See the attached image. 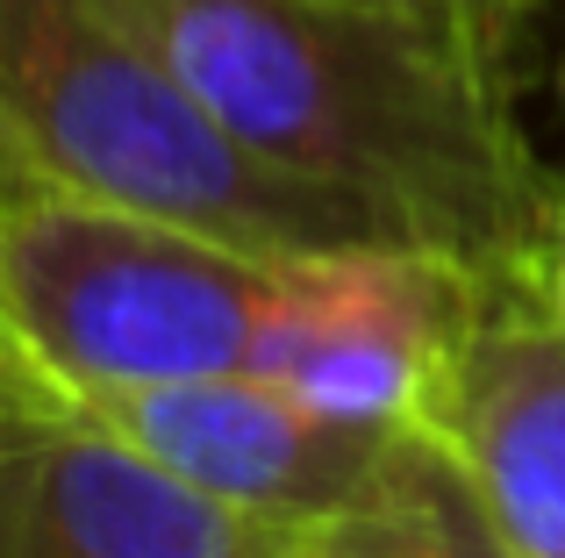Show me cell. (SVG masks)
<instances>
[{
  "mask_svg": "<svg viewBox=\"0 0 565 558\" xmlns=\"http://www.w3.org/2000/svg\"><path fill=\"white\" fill-rule=\"evenodd\" d=\"M287 180L394 237L523 279L552 172L523 129L515 51L365 0H94Z\"/></svg>",
  "mask_w": 565,
  "mask_h": 558,
  "instance_id": "1",
  "label": "cell"
},
{
  "mask_svg": "<svg viewBox=\"0 0 565 558\" xmlns=\"http://www.w3.org/2000/svg\"><path fill=\"white\" fill-rule=\"evenodd\" d=\"M94 422L137 444L172 480L215 494L265 523H316L365 487L386 437L401 430H344L308 416L258 373L207 379H151V387H86L72 394Z\"/></svg>",
  "mask_w": 565,
  "mask_h": 558,
  "instance_id": "6",
  "label": "cell"
},
{
  "mask_svg": "<svg viewBox=\"0 0 565 558\" xmlns=\"http://www.w3.org/2000/svg\"><path fill=\"white\" fill-rule=\"evenodd\" d=\"M0 143L29 180L166 215L258 258L408 244L359 201L250 158L94 0H0Z\"/></svg>",
  "mask_w": 565,
  "mask_h": 558,
  "instance_id": "2",
  "label": "cell"
},
{
  "mask_svg": "<svg viewBox=\"0 0 565 558\" xmlns=\"http://www.w3.org/2000/svg\"><path fill=\"white\" fill-rule=\"evenodd\" d=\"M494 279L429 244H337L279 266L244 373L344 430L437 437Z\"/></svg>",
  "mask_w": 565,
  "mask_h": 558,
  "instance_id": "4",
  "label": "cell"
},
{
  "mask_svg": "<svg viewBox=\"0 0 565 558\" xmlns=\"http://www.w3.org/2000/svg\"><path fill=\"white\" fill-rule=\"evenodd\" d=\"M523 287L537 293V308L565 336V194H552V208H544V229H537V251H530V266H523Z\"/></svg>",
  "mask_w": 565,
  "mask_h": 558,
  "instance_id": "10",
  "label": "cell"
},
{
  "mask_svg": "<svg viewBox=\"0 0 565 558\" xmlns=\"http://www.w3.org/2000/svg\"><path fill=\"white\" fill-rule=\"evenodd\" d=\"M365 8H401V14H429V22L472 29V36L501 43V51H523L530 22H537L552 0H365Z\"/></svg>",
  "mask_w": 565,
  "mask_h": 558,
  "instance_id": "9",
  "label": "cell"
},
{
  "mask_svg": "<svg viewBox=\"0 0 565 558\" xmlns=\"http://www.w3.org/2000/svg\"><path fill=\"white\" fill-rule=\"evenodd\" d=\"M279 558H523L472 473L437 437H386L380 465L330 516L294 523Z\"/></svg>",
  "mask_w": 565,
  "mask_h": 558,
  "instance_id": "8",
  "label": "cell"
},
{
  "mask_svg": "<svg viewBox=\"0 0 565 558\" xmlns=\"http://www.w3.org/2000/svg\"><path fill=\"white\" fill-rule=\"evenodd\" d=\"M279 266L22 172L0 186V351L65 394L244 373Z\"/></svg>",
  "mask_w": 565,
  "mask_h": 558,
  "instance_id": "3",
  "label": "cell"
},
{
  "mask_svg": "<svg viewBox=\"0 0 565 558\" xmlns=\"http://www.w3.org/2000/svg\"><path fill=\"white\" fill-rule=\"evenodd\" d=\"M523 558H565V336L523 279H494L437 416Z\"/></svg>",
  "mask_w": 565,
  "mask_h": 558,
  "instance_id": "7",
  "label": "cell"
},
{
  "mask_svg": "<svg viewBox=\"0 0 565 558\" xmlns=\"http://www.w3.org/2000/svg\"><path fill=\"white\" fill-rule=\"evenodd\" d=\"M287 523L172 480L0 351V558H279Z\"/></svg>",
  "mask_w": 565,
  "mask_h": 558,
  "instance_id": "5",
  "label": "cell"
}]
</instances>
